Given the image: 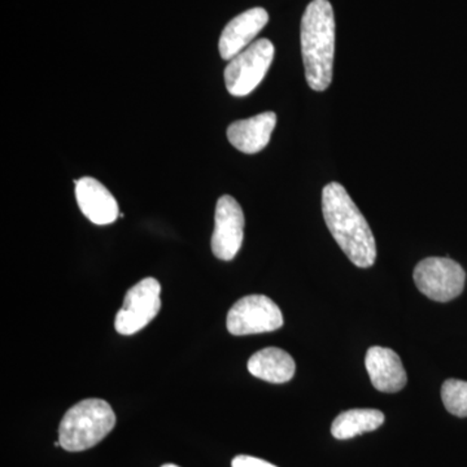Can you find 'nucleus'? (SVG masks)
I'll list each match as a JSON object with an SVG mask.
<instances>
[{
  "instance_id": "1a4fd4ad",
  "label": "nucleus",
  "mask_w": 467,
  "mask_h": 467,
  "mask_svg": "<svg viewBox=\"0 0 467 467\" xmlns=\"http://www.w3.org/2000/svg\"><path fill=\"white\" fill-rule=\"evenodd\" d=\"M269 15L261 7L251 8L234 17L225 26L218 42V50L223 60H232L251 46L257 34L265 27Z\"/></svg>"
},
{
  "instance_id": "39448f33",
  "label": "nucleus",
  "mask_w": 467,
  "mask_h": 467,
  "mask_svg": "<svg viewBox=\"0 0 467 467\" xmlns=\"http://www.w3.org/2000/svg\"><path fill=\"white\" fill-rule=\"evenodd\" d=\"M418 290L429 299L448 303L465 288L466 273L457 261L448 257H427L413 273Z\"/></svg>"
},
{
  "instance_id": "0eeeda50",
  "label": "nucleus",
  "mask_w": 467,
  "mask_h": 467,
  "mask_svg": "<svg viewBox=\"0 0 467 467\" xmlns=\"http://www.w3.org/2000/svg\"><path fill=\"white\" fill-rule=\"evenodd\" d=\"M161 285L158 279L144 278L126 292L124 306L117 312L115 328L121 335L143 330L161 309Z\"/></svg>"
},
{
  "instance_id": "ddd939ff",
  "label": "nucleus",
  "mask_w": 467,
  "mask_h": 467,
  "mask_svg": "<svg viewBox=\"0 0 467 467\" xmlns=\"http://www.w3.org/2000/svg\"><path fill=\"white\" fill-rule=\"evenodd\" d=\"M247 368L252 376L276 384L290 382L296 371L294 358L285 350L275 347L254 353Z\"/></svg>"
},
{
  "instance_id": "9d476101",
  "label": "nucleus",
  "mask_w": 467,
  "mask_h": 467,
  "mask_svg": "<svg viewBox=\"0 0 467 467\" xmlns=\"http://www.w3.org/2000/svg\"><path fill=\"white\" fill-rule=\"evenodd\" d=\"M76 199L82 213L95 225H109L119 218L115 196L95 178L84 177L77 181Z\"/></svg>"
},
{
  "instance_id": "4468645a",
  "label": "nucleus",
  "mask_w": 467,
  "mask_h": 467,
  "mask_svg": "<svg viewBox=\"0 0 467 467\" xmlns=\"http://www.w3.org/2000/svg\"><path fill=\"white\" fill-rule=\"evenodd\" d=\"M384 422V414L377 409H350L335 418L331 434L335 439L347 441L365 432L376 431Z\"/></svg>"
},
{
  "instance_id": "9b49d317",
  "label": "nucleus",
  "mask_w": 467,
  "mask_h": 467,
  "mask_svg": "<svg viewBox=\"0 0 467 467\" xmlns=\"http://www.w3.org/2000/svg\"><path fill=\"white\" fill-rule=\"evenodd\" d=\"M365 367L378 391L395 393L407 386V371L395 350L384 347H371L365 358Z\"/></svg>"
},
{
  "instance_id": "6e6552de",
  "label": "nucleus",
  "mask_w": 467,
  "mask_h": 467,
  "mask_svg": "<svg viewBox=\"0 0 467 467\" xmlns=\"http://www.w3.org/2000/svg\"><path fill=\"white\" fill-rule=\"evenodd\" d=\"M244 214L239 202L230 195L218 199L214 232L212 235V252L217 259L233 260L244 239Z\"/></svg>"
},
{
  "instance_id": "f3484780",
  "label": "nucleus",
  "mask_w": 467,
  "mask_h": 467,
  "mask_svg": "<svg viewBox=\"0 0 467 467\" xmlns=\"http://www.w3.org/2000/svg\"><path fill=\"white\" fill-rule=\"evenodd\" d=\"M161 467H180L177 465H173V463H167V465L161 466Z\"/></svg>"
},
{
  "instance_id": "20e7f679",
  "label": "nucleus",
  "mask_w": 467,
  "mask_h": 467,
  "mask_svg": "<svg viewBox=\"0 0 467 467\" xmlns=\"http://www.w3.org/2000/svg\"><path fill=\"white\" fill-rule=\"evenodd\" d=\"M275 52L269 39H259L233 57L225 69L227 91L234 97L251 94L266 76Z\"/></svg>"
},
{
  "instance_id": "423d86ee",
  "label": "nucleus",
  "mask_w": 467,
  "mask_h": 467,
  "mask_svg": "<svg viewBox=\"0 0 467 467\" xmlns=\"http://www.w3.org/2000/svg\"><path fill=\"white\" fill-rule=\"evenodd\" d=\"M284 326V316L265 295H250L234 304L227 313L226 327L235 337L270 333Z\"/></svg>"
},
{
  "instance_id": "dca6fc26",
  "label": "nucleus",
  "mask_w": 467,
  "mask_h": 467,
  "mask_svg": "<svg viewBox=\"0 0 467 467\" xmlns=\"http://www.w3.org/2000/svg\"><path fill=\"white\" fill-rule=\"evenodd\" d=\"M233 467H276L273 465V463L267 462V461H264L261 459H257V457L252 456H236L235 459L233 460L232 462Z\"/></svg>"
},
{
  "instance_id": "2eb2a0df",
  "label": "nucleus",
  "mask_w": 467,
  "mask_h": 467,
  "mask_svg": "<svg viewBox=\"0 0 467 467\" xmlns=\"http://www.w3.org/2000/svg\"><path fill=\"white\" fill-rule=\"evenodd\" d=\"M441 400L445 409L453 416L467 417V382L448 379L441 386Z\"/></svg>"
},
{
  "instance_id": "7ed1b4c3",
  "label": "nucleus",
  "mask_w": 467,
  "mask_h": 467,
  "mask_svg": "<svg viewBox=\"0 0 467 467\" xmlns=\"http://www.w3.org/2000/svg\"><path fill=\"white\" fill-rule=\"evenodd\" d=\"M116 425V414L109 402L88 399L67 411L58 427V441L67 451L90 450L103 441Z\"/></svg>"
},
{
  "instance_id": "f03ea898",
  "label": "nucleus",
  "mask_w": 467,
  "mask_h": 467,
  "mask_svg": "<svg viewBox=\"0 0 467 467\" xmlns=\"http://www.w3.org/2000/svg\"><path fill=\"white\" fill-rule=\"evenodd\" d=\"M301 54L306 82L315 91H325L333 81L335 17L328 0L309 3L300 27Z\"/></svg>"
},
{
  "instance_id": "f257e3e1",
  "label": "nucleus",
  "mask_w": 467,
  "mask_h": 467,
  "mask_svg": "<svg viewBox=\"0 0 467 467\" xmlns=\"http://www.w3.org/2000/svg\"><path fill=\"white\" fill-rule=\"evenodd\" d=\"M322 212L326 225L347 257L362 269L373 266L377 259L373 232L342 184H326L322 192Z\"/></svg>"
},
{
  "instance_id": "f8f14e48",
  "label": "nucleus",
  "mask_w": 467,
  "mask_h": 467,
  "mask_svg": "<svg viewBox=\"0 0 467 467\" xmlns=\"http://www.w3.org/2000/svg\"><path fill=\"white\" fill-rule=\"evenodd\" d=\"M276 125L275 112H264L247 119H239L227 128V140L241 152H260L269 143Z\"/></svg>"
}]
</instances>
